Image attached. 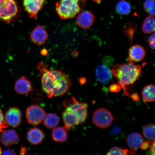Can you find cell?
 Wrapping results in <instances>:
<instances>
[{"mask_svg":"<svg viewBox=\"0 0 155 155\" xmlns=\"http://www.w3.org/2000/svg\"><path fill=\"white\" fill-rule=\"evenodd\" d=\"M41 77L42 90L48 98L63 95L69 92L72 81L65 73L59 70H50L42 62L38 65Z\"/></svg>","mask_w":155,"mask_h":155,"instance_id":"6da1fadb","label":"cell"},{"mask_svg":"<svg viewBox=\"0 0 155 155\" xmlns=\"http://www.w3.org/2000/svg\"><path fill=\"white\" fill-rule=\"evenodd\" d=\"M63 105L65 108L63 112L64 127L67 131L86 121L88 116V105L87 104L79 102L72 97L65 101Z\"/></svg>","mask_w":155,"mask_h":155,"instance_id":"7a4b0ae2","label":"cell"},{"mask_svg":"<svg viewBox=\"0 0 155 155\" xmlns=\"http://www.w3.org/2000/svg\"><path fill=\"white\" fill-rule=\"evenodd\" d=\"M112 75L118 80L117 84L124 91V94L129 96L127 92V87L132 85L140 78L142 68L141 66L134 63L127 64H115L111 70Z\"/></svg>","mask_w":155,"mask_h":155,"instance_id":"3957f363","label":"cell"},{"mask_svg":"<svg viewBox=\"0 0 155 155\" xmlns=\"http://www.w3.org/2000/svg\"><path fill=\"white\" fill-rule=\"evenodd\" d=\"M81 2L84 5L86 0H61L56 4L58 15L63 19L74 18L81 10Z\"/></svg>","mask_w":155,"mask_h":155,"instance_id":"277c9868","label":"cell"},{"mask_svg":"<svg viewBox=\"0 0 155 155\" xmlns=\"http://www.w3.org/2000/svg\"><path fill=\"white\" fill-rule=\"evenodd\" d=\"M19 8L16 0H0V21L6 24L13 22L19 15Z\"/></svg>","mask_w":155,"mask_h":155,"instance_id":"5b68a950","label":"cell"},{"mask_svg":"<svg viewBox=\"0 0 155 155\" xmlns=\"http://www.w3.org/2000/svg\"><path fill=\"white\" fill-rule=\"evenodd\" d=\"M114 117L111 112L104 108H100L94 112L92 117L93 123L101 129L107 128L111 125Z\"/></svg>","mask_w":155,"mask_h":155,"instance_id":"8992f818","label":"cell"},{"mask_svg":"<svg viewBox=\"0 0 155 155\" xmlns=\"http://www.w3.org/2000/svg\"><path fill=\"white\" fill-rule=\"evenodd\" d=\"M45 111L41 107L32 105L27 108L26 118L29 124L33 125H38L43 121Z\"/></svg>","mask_w":155,"mask_h":155,"instance_id":"52a82bcc","label":"cell"},{"mask_svg":"<svg viewBox=\"0 0 155 155\" xmlns=\"http://www.w3.org/2000/svg\"><path fill=\"white\" fill-rule=\"evenodd\" d=\"M46 0H24L23 5L29 17L35 20L39 12L43 7Z\"/></svg>","mask_w":155,"mask_h":155,"instance_id":"ba28073f","label":"cell"},{"mask_svg":"<svg viewBox=\"0 0 155 155\" xmlns=\"http://www.w3.org/2000/svg\"><path fill=\"white\" fill-rule=\"evenodd\" d=\"M5 118L8 125L13 127H16L21 123L22 113L19 108L12 107L6 112Z\"/></svg>","mask_w":155,"mask_h":155,"instance_id":"9c48e42d","label":"cell"},{"mask_svg":"<svg viewBox=\"0 0 155 155\" xmlns=\"http://www.w3.org/2000/svg\"><path fill=\"white\" fill-rule=\"evenodd\" d=\"M127 61L129 63L138 62L142 61L146 55L144 48L139 44L135 45L130 48Z\"/></svg>","mask_w":155,"mask_h":155,"instance_id":"30bf717a","label":"cell"},{"mask_svg":"<svg viewBox=\"0 0 155 155\" xmlns=\"http://www.w3.org/2000/svg\"><path fill=\"white\" fill-rule=\"evenodd\" d=\"M95 17L89 11H84L81 12L78 16L77 23L81 28L84 29H88L92 27L94 24Z\"/></svg>","mask_w":155,"mask_h":155,"instance_id":"8fae6325","label":"cell"},{"mask_svg":"<svg viewBox=\"0 0 155 155\" xmlns=\"http://www.w3.org/2000/svg\"><path fill=\"white\" fill-rule=\"evenodd\" d=\"M19 135L14 130H5L1 132V143L5 147L16 144L19 142Z\"/></svg>","mask_w":155,"mask_h":155,"instance_id":"7c38bea8","label":"cell"},{"mask_svg":"<svg viewBox=\"0 0 155 155\" xmlns=\"http://www.w3.org/2000/svg\"><path fill=\"white\" fill-rule=\"evenodd\" d=\"M48 38L47 31L44 27L40 25L37 26L30 35L31 40L35 44L38 45L45 44Z\"/></svg>","mask_w":155,"mask_h":155,"instance_id":"4fadbf2b","label":"cell"},{"mask_svg":"<svg viewBox=\"0 0 155 155\" xmlns=\"http://www.w3.org/2000/svg\"><path fill=\"white\" fill-rule=\"evenodd\" d=\"M111 69L106 64L100 65L97 68L96 76L97 80L103 84H107L112 78Z\"/></svg>","mask_w":155,"mask_h":155,"instance_id":"5bb4252c","label":"cell"},{"mask_svg":"<svg viewBox=\"0 0 155 155\" xmlns=\"http://www.w3.org/2000/svg\"><path fill=\"white\" fill-rule=\"evenodd\" d=\"M15 89L18 94L27 95L33 90L32 84L26 77L22 76L15 83Z\"/></svg>","mask_w":155,"mask_h":155,"instance_id":"9a60e30c","label":"cell"},{"mask_svg":"<svg viewBox=\"0 0 155 155\" xmlns=\"http://www.w3.org/2000/svg\"><path fill=\"white\" fill-rule=\"evenodd\" d=\"M127 144L130 149L129 153L131 154H135L144 141L142 136L137 133H131L127 137Z\"/></svg>","mask_w":155,"mask_h":155,"instance_id":"2e32d148","label":"cell"},{"mask_svg":"<svg viewBox=\"0 0 155 155\" xmlns=\"http://www.w3.org/2000/svg\"><path fill=\"white\" fill-rule=\"evenodd\" d=\"M44 138V134L38 128L31 129L27 133V138L29 142L34 145L40 144Z\"/></svg>","mask_w":155,"mask_h":155,"instance_id":"e0dca14e","label":"cell"},{"mask_svg":"<svg viewBox=\"0 0 155 155\" xmlns=\"http://www.w3.org/2000/svg\"><path fill=\"white\" fill-rule=\"evenodd\" d=\"M51 137L53 140L57 142H64L68 138L67 130L64 127H55L52 131Z\"/></svg>","mask_w":155,"mask_h":155,"instance_id":"ac0fdd59","label":"cell"},{"mask_svg":"<svg viewBox=\"0 0 155 155\" xmlns=\"http://www.w3.org/2000/svg\"><path fill=\"white\" fill-rule=\"evenodd\" d=\"M44 125L49 129H53L57 127L59 123V119L57 114H45L43 119Z\"/></svg>","mask_w":155,"mask_h":155,"instance_id":"d6986e66","label":"cell"},{"mask_svg":"<svg viewBox=\"0 0 155 155\" xmlns=\"http://www.w3.org/2000/svg\"><path fill=\"white\" fill-rule=\"evenodd\" d=\"M155 86L149 84L143 88L142 94L143 101L145 103L152 102L155 101Z\"/></svg>","mask_w":155,"mask_h":155,"instance_id":"ffe728a7","label":"cell"},{"mask_svg":"<svg viewBox=\"0 0 155 155\" xmlns=\"http://www.w3.org/2000/svg\"><path fill=\"white\" fill-rule=\"evenodd\" d=\"M155 19L153 15H150L145 19L142 24L141 30L145 34H151L155 31Z\"/></svg>","mask_w":155,"mask_h":155,"instance_id":"44dd1931","label":"cell"},{"mask_svg":"<svg viewBox=\"0 0 155 155\" xmlns=\"http://www.w3.org/2000/svg\"><path fill=\"white\" fill-rule=\"evenodd\" d=\"M131 9V5L125 0H121L116 6V11L118 14L122 15H129Z\"/></svg>","mask_w":155,"mask_h":155,"instance_id":"7402d4cb","label":"cell"},{"mask_svg":"<svg viewBox=\"0 0 155 155\" xmlns=\"http://www.w3.org/2000/svg\"><path fill=\"white\" fill-rule=\"evenodd\" d=\"M143 134L144 137L148 140H155V125L154 124H148L144 127Z\"/></svg>","mask_w":155,"mask_h":155,"instance_id":"603a6c76","label":"cell"},{"mask_svg":"<svg viewBox=\"0 0 155 155\" xmlns=\"http://www.w3.org/2000/svg\"><path fill=\"white\" fill-rule=\"evenodd\" d=\"M144 8L145 12L150 15H155V1L154 0H146L144 3Z\"/></svg>","mask_w":155,"mask_h":155,"instance_id":"cb8c5ba5","label":"cell"},{"mask_svg":"<svg viewBox=\"0 0 155 155\" xmlns=\"http://www.w3.org/2000/svg\"><path fill=\"white\" fill-rule=\"evenodd\" d=\"M129 150L127 149H123L114 147L108 152L107 155H124L128 154Z\"/></svg>","mask_w":155,"mask_h":155,"instance_id":"d4e9b609","label":"cell"},{"mask_svg":"<svg viewBox=\"0 0 155 155\" xmlns=\"http://www.w3.org/2000/svg\"><path fill=\"white\" fill-rule=\"evenodd\" d=\"M8 126V125L5 120L3 112L0 108V133H1L4 129L7 128Z\"/></svg>","mask_w":155,"mask_h":155,"instance_id":"484cf974","label":"cell"},{"mask_svg":"<svg viewBox=\"0 0 155 155\" xmlns=\"http://www.w3.org/2000/svg\"><path fill=\"white\" fill-rule=\"evenodd\" d=\"M121 88V87L119 84H112L110 86L109 90L112 92L118 93L120 92Z\"/></svg>","mask_w":155,"mask_h":155,"instance_id":"4316f807","label":"cell"},{"mask_svg":"<svg viewBox=\"0 0 155 155\" xmlns=\"http://www.w3.org/2000/svg\"><path fill=\"white\" fill-rule=\"evenodd\" d=\"M148 40L150 48L154 50L155 49V34L154 32L152 35L149 37Z\"/></svg>","mask_w":155,"mask_h":155,"instance_id":"83f0119b","label":"cell"},{"mask_svg":"<svg viewBox=\"0 0 155 155\" xmlns=\"http://www.w3.org/2000/svg\"><path fill=\"white\" fill-rule=\"evenodd\" d=\"M152 143V142H150V141H143L140 147L141 150H146L148 148H150Z\"/></svg>","mask_w":155,"mask_h":155,"instance_id":"f1b7e54d","label":"cell"},{"mask_svg":"<svg viewBox=\"0 0 155 155\" xmlns=\"http://www.w3.org/2000/svg\"><path fill=\"white\" fill-rule=\"evenodd\" d=\"M2 154L3 155H16L17 154L12 150H5L2 152Z\"/></svg>","mask_w":155,"mask_h":155,"instance_id":"f546056e","label":"cell"},{"mask_svg":"<svg viewBox=\"0 0 155 155\" xmlns=\"http://www.w3.org/2000/svg\"><path fill=\"white\" fill-rule=\"evenodd\" d=\"M155 140L153 141V142H152V144H151L150 146V152L151 154H152L153 155H155Z\"/></svg>","mask_w":155,"mask_h":155,"instance_id":"4dcf8cb0","label":"cell"},{"mask_svg":"<svg viewBox=\"0 0 155 155\" xmlns=\"http://www.w3.org/2000/svg\"><path fill=\"white\" fill-rule=\"evenodd\" d=\"M121 129L119 127H115L113 129V130L111 132L112 134H118L120 131Z\"/></svg>","mask_w":155,"mask_h":155,"instance_id":"1f68e13d","label":"cell"},{"mask_svg":"<svg viewBox=\"0 0 155 155\" xmlns=\"http://www.w3.org/2000/svg\"><path fill=\"white\" fill-rule=\"evenodd\" d=\"M21 154L22 155L25 154L27 153V149L24 147H21L20 149Z\"/></svg>","mask_w":155,"mask_h":155,"instance_id":"d6a6232c","label":"cell"},{"mask_svg":"<svg viewBox=\"0 0 155 155\" xmlns=\"http://www.w3.org/2000/svg\"><path fill=\"white\" fill-rule=\"evenodd\" d=\"M132 98L135 101H137L139 100L138 95H137V94H133V96H132Z\"/></svg>","mask_w":155,"mask_h":155,"instance_id":"836d02e7","label":"cell"},{"mask_svg":"<svg viewBox=\"0 0 155 155\" xmlns=\"http://www.w3.org/2000/svg\"><path fill=\"white\" fill-rule=\"evenodd\" d=\"M92 1L98 4H99L101 3L102 1V0H92Z\"/></svg>","mask_w":155,"mask_h":155,"instance_id":"e575fe53","label":"cell"},{"mask_svg":"<svg viewBox=\"0 0 155 155\" xmlns=\"http://www.w3.org/2000/svg\"><path fill=\"white\" fill-rule=\"evenodd\" d=\"M84 78H83L80 79V81L81 83H83H83H84L85 82H86V79L84 80Z\"/></svg>","mask_w":155,"mask_h":155,"instance_id":"d590c367","label":"cell"},{"mask_svg":"<svg viewBox=\"0 0 155 155\" xmlns=\"http://www.w3.org/2000/svg\"><path fill=\"white\" fill-rule=\"evenodd\" d=\"M41 53H42V55H46L47 54V51H46V50H43L42 51H41Z\"/></svg>","mask_w":155,"mask_h":155,"instance_id":"8d00e7d4","label":"cell"},{"mask_svg":"<svg viewBox=\"0 0 155 155\" xmlns=\"http://www.w3.org/2000/svg\"><path fill=\"white\" fill-rule=\"evenodd\" d=\"M2 153V150L1 147H0V154H1Z\"/></svg>","mask_w":155,"mask_h":155,"instance_id":"74e56055","label":"cell"}]
</instances>
